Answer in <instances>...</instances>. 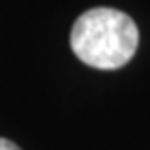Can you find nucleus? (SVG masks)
I'll use <instances>...</instances> for the list:
<instances>
[{
  "label": "nucleus",
  "mask_w": 150,
  "mask_h": 150,
  "mask_svg": "<svg viewBox=\"0 0 150 150\" xmlns=\"http://www.w3.org/2000/svg\"><path fill=\"white\" fill-rule=\"evenodd\" d=\"M74 55L92 68L115 70L133 59L139 47L137 23L113 8H92L74 22L70 33Z\"/></svg>",
  "instance_id": "nucleus-1"
},
{
  "label": "nucleus",
  "mask_w": 150,
  "mask_h": 150,
  "mask_svg": "<svg viewBox=\"0 0 150 150\" xmlns=\"http://www.w3.org/2000/svg\"><path fill=\"white\" fill-rule=\"evenodd\" d=\"M0 150H20V146L8 139H0Z\"/></svg>",
  "instance_id": "nucleus-2"
}]
</instances>
